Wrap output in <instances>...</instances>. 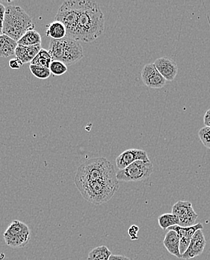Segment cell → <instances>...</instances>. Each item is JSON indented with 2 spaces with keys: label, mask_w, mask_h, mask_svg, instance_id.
I'll list each match as a JSON object with an SVG mask.
<instances>
[{
  "label": "cell",
  "mask_w": 210,
  "mask_h": 260,
  "mask_svg": "<svg viewBox=\"0 0 210 260\" xmlns=\"http://www.w3.org/2000/svg\"><path fill=\"white\" fill-rule=\"evenodd\" d=\"M104 26V15L96 2L76 0L74 22L67 37L89 43L103 34Z\"/></svg>",
  "instance_id": "6da1fadb"
},
{
  "label": "cell",
  "mask_w": 210,
  "mask_h": 260,
  "mask_svg": "<svg viewBox=\"0 0 210 260\" xmlns=\"http://www.w3.org/2000/svg\"><path fill=\"white\" fill-rule=\"evenodd\" d=\"M116 173L113 165L106 157H94L81 164L77 169L74 183L78 186L100 179H117Z\"/></svg>",
  "instance_id": "7a4b0ae2"
},
{
  "label": "cell",
  "mask_w": 210,
  "mask_h": 260,
  "mask_svg": "<svg viewBox=\"0 0 210 260\" xmlns=\"http://www.w3.org/2000/svg\"><path fill=\"white\" fill-rule=\"evenodd\" d=\"M35 27L32 17L20 6H9L6 7L3 35L17 41L27 31L33 30Z\"/></svg>",
  "instance_id": "3957f363"
},
{
  "label": "cell",
  "mask_w": 210,
  "mask_h": 260,
  "mask_svg": "<svg viewBox=\"0 0 210 260\" xmlns=\"http://www.w3.org/2000/svg\"><path fill=\"white\" fill-rule=\"evenodd\" d=\"M81 196L89 203L101 205L109 201L119 188L117 179H100L76 186Z\"/></svg>",
  "instance_id": "277c9868"
},
{
  "label": "cell",
  "mask_w": 210,
  "mask_h": 260,
  "mask_svg": "<svg viewBox=\"0 0 210 260\" xmlns=\"http://www.w3.org/2000/svg\"><path fill=\"white\" fill-rule=\"evenodd\" d=\"M49 53L53 60L60 61L67 66L82 59L83 49L78 41L66 36L59 40H50Z\"/></svg>",
  "instance_id": "5b68a950"
},
{
  "label": "cell",
  "mask_w": 210,
  "mask_h": 260,
  "mask_svg": "<svg viewBox=\"0 0 210 260\" xmlns=\"http://www.w3.org/2000/svg\"><path fill=\"white\" fill-rule=\"evenodd\" d=\"M153 172L151 161L136 160L123 170H119L116 173L117 181L122 182H140L145 181L151 176Z\"/></svg>",
  "instance_id": "8992f818"
},
{
  "label": "cell",
  "mask_w": 210,
  "mask_h": 260,
  "mask_svg": "<svg viewBox=\"0 0 210 260\" xmlns=\"http://www.w3.org/2000/svg\"><path fill=\"white\" fill-rule=\"evenodd\" d=\"M8 245L13 248L25 247L30 240V230L27 225L19 220H14L3 235Z\"/></svg>",
  "instance_id": "52a82bcc"
},
{
  "label": "cell",
  "mask_w": 210,
  "mask_h": 260,
  "mask_svg": "<svg viewBox=\"0 0 210 260\" xmlns=\"http://www.w3.org/2000/svg\"><path fill=\"white\" fill-rule=\"evenodd\" d=\"M172 214L178 217L179 226L189 228L193 226L198 215L194 212L192 204L189 201H178L172 207Z\"/></svg>",
  "instance_id": "ba28073f"
},
{
  "label": "cell",
  "mask_w": 210,
  "mask_h": 260,
  "mask_svg": "<svg viewBox=\"0 0 210 260\" xmlns=\"http://www.w3.org/2000/svg\"><path fill=\"white\" fill-rule=\"evenodd\" d=\"M142 81L151 89H161L166 84L165 79L158 72L154 64H147L142 71Z\"/></svg>",
  "instance_id": "9c48e42d"
},
{
  "label": "cell",
  "mask_w": 210,
  "mask_h": 260,
  "mask_svg": "<svg viewBox=\"0 0 210 260\" xmlns=\"http://www.w3.org/2000/svg\"><path fill=\"white\" fill-rule=\"evenodd\" d=\"M136 160L150 162L148 155L145 150L142 149H128L122 152L116 158V165L119 170H123Z\"/></svg>",
  "instance_id": "30bf717a"
},
{
  "label": "cell",
  "mask_w": 210,
  "mask_h": 260,
  "mask_svg": "<svg viewBox=\"0 0 210 260\" xmlns=\"http://www.w3.org/2000/svg\"><path fill=\"white\" fill-rule=\"evenodd\" d=\"M206 244V239L203 231L202 230H197L191 239L187 250L181 255V259L188 260L200 256L204 250Z\"/></svg>",
  "instance_id": "8fae6325"
},
{
  "label": "cell",
  "mask_w": 210,
  "mask_h": 260,
  "mask_svg": "<svg viewBox=\"0 0 210 260\" xmlns=\"http://www.w3.org/2000/svg\"><path fill=\"white\" fill-rule=\"evenodd\" d=\"M203 224L198 223L193 226H189V228H183V226L177 225V226H172L167 230H174L178 233L179 237H180V254L182 255L187 250L189 243H190L191 239L195 232L199 230H203Z\"/></svg>",
  "instance_id": "7c38bea8"
},
{
  "label": "cell",
  "mask_w": 210,
  "mask_h": 260,
  "mask_svg": "<svg viewBox=\"0 0 210 260\" xmlns=\"http://www.w3.org/2000/svg\"><path fill=\"white\" fill-rule=\"evenodd\" d=\"M153 64L166 81H172L178 75V64L172 59L167 57L159 58Z\"/></svg>",
  "instance_id": "4fadbf2b"
},
{
  "label": "cell",
  "mask_w": 210,
  "mask_h": 260,
  "mask_svg": "<svg viewBox=\"0 0 210 260\" xmlns=\"http://www.w3.org/2000/svg\"><path fill=\"white\" fill-rule=\"evenodd\" d=\"M41 49V45L30 47L17 45L15 55L17 59H18L23 64H26V63L31 62Z\"/></svg>",
  "instance_id": "5bb4252c"
},
{
  "label": "cell",
  "mask_w": 210,
  "mask_h": 260,
  "mask_svg": "<svg viewBox=\"0 0 210 260\" xmlns=\"http://www.w3.org/2000/svg\"><path fill=\"white\" fill-rule=\"evenodd\" d=\"M166 250L179 259H181V254L180 252V237L176 232L174 230H169L166 233L165 237L163 241Z\"/></svg>",
  "instance_id": "9a60e30c"
},
{
  "label": "cell",
  "mask_w": 210,
  "mask_h": 260,
  "mask_svg": "<svg viewBox=\"0 0 210 260\" xmlns=\"http://www.w3.org/2000/svg\"><path fill=\"white\" fill-rule=\"evenodd\" d=\"M17 45H18L16 41L13 40L6 35H1L0 36V56L6 58L15 55Z\"/></svg>",
  "instance_id": "2e32d148"
},
{
  "label": "cell",
  "mask_w": 210,
  "mask_h": 260,
  "mask_svg": "<svg viewBox=\"0 0 210 260\" xmlns=\"http://www.w3.org/2000/svg\"><path fill=\"white\" fill-rule=\"evenodd\" d=\"M46 36L53 40H59L67 36L65 25L61 22L54 20L47 26Z\"/></svg>",
  "instance_id": "e0dca14e"
},
{
  "label": "cell",
  "mask_w": 210,
  "mask_h": 260,
  "mask_svg": "<svg viewBox=\"0 0 210 260\" xmlns=\"http://www.w3.org/2000/svg\"><path fill=\"white\" fill-rule=\"evenodd\" d=\"M41 36L39 32L33 29V30L26 31L17 42L18 45L30 47L41 45Z\"/></svg>",
  "instance_id": "ac0fdd59"
},
{
  "label": "cell",
  "mask_w": 210,
  "mask_h": 260,
  "mask_svg": "<svg viewBox=\"0 0 210 260\" xmlns=\"http://www.w3.org/2000/svg\"><path fill=\"white\" fill-rule=\"evenodd\" d=\"M112 252L106 246L95 247L89 253L88 260H109Z\"/></svg>",
  "instance_id": "d6986e66"
},
{
  "label": "cell",
  "mask_w": 210,
  "mask_h": 260,
  "mask_svg": "<svg viewBox=\"0 0 210 260\" xmlns=\"http://www.w3.org/2000/svg\"><path fill=\"white\" fill-rule=\"evenodd\" d=\"M52 61H53V59H52L51 55L50 54L48 50L42 48L41 50L38 52L37 56L31 61L30 64L41 66V67L49 69Z\"/></svg>",
  "instance_id": "ffe728a7"
},
{
  "label": "cell",
  "mask_w": 210,
  "mask_h": 260,
  "mask_svg": "<svg viewBox=\"0 0 210 260\" xmlns=\"http://www.w3.org/2000/svg\"><path fill=\"white\" fill-rule=\"evenodd\" d=\"M158 223L163 230L179 225L178 217L172 213L163 214L158 217Z\"/></svg>",
  "instance_id": "44dd1931"
},
{
  "label": "cell",
  "mask_w": 210,
  "mask_h": 260,
  "mask_svg": "<svg viewBox=\"0 0 210 260\" xmlns=\"http://www.w3.org/2000/svg\"><path fill=\"white\" fill-rule=\"evenodd\" d=\"M49 69L54 76H62L67 73V66L62 61L53 60Z\"/></svg>",
  "instance_id": "7402d4cb"
},
{
  "label": "cell",
  "mask_w": 210,
  "mask_h": 260,
  "mask_svg": "<svg viewBox=\"0 0 210 260\" xmlns=\"http://www.w3.org/2000/svg\"><path fill=\"white\" fill-rule=\"evenodd\" d=\"M29 69H30V72H32L34 77L40 79V80H46L51 75L50 69L41 67V66L30 64Z\"/></svg>",
  "instance_id": "603a6c76"
},
{
  "label": "cell",
  "mask_w": 210,
  "mask_h": 260,
  "mask_svg": "<svg viewBox=\"0 0 210 260\" xmlns=\"http://www.w3.org/2000/svg\"><path fill=\"white\" fill-rule=\"evenodd\" d=\"M198 137L203 146L210 149V127H202L198 132Z\"/></svg>",
  "instance_id": "cb8c5ba5"
},
{
  "label": "cell",
  "mask_w": 210,
  "mask_h": 260,
  "mask_svg": "<svg viewBox=\"0 0 210 260\" xmlns=\"http://www.w3.org/2000/svg\"><path fill=\"white\" fill-rule=\"evenodd\" d=\"M139 230V226H136V225H133V226H130L129 230H128V233H129V236L132 241H135L139 239L137 236Z\"/></svg>",
  "instance_id": "d4e9b609"
},
{
  "label": "cell",
  "mask_w": 210,
  "mask_h": 260,
  "mask_svg": "<svg viewBox=\"0 0 210 260\" xmlns=\"http://www.w3.org/2000/svg\"><path fill=\"white\" fill-rule=\"evenodd\" d=\"M6 8L4 5L0 3V35H3V26L4 22L5 14H6Z\"/></svg>",
  "instance_id": "484cf974"
},
{
  "label": "cell",
  "mask_w": 210,
  "mask_h": 260,
  "mask_svg": "<svg viewBox=\"0 0 210 260\" xmlns=\"http://www.w3.org/2000/svg\"><path fill=\"white\" fill-rule=\"evenodd\" d=\"M9 67L12 69H15V70H17V69H20V68L23 66V63L21 62L18 59L15 58V59H11L9 62Z\"/></svg>",
  "instance_id": "4316f807"
},
{
  "label": "cell",
  "mask_w": 210,
  "mask_h": 260,
  "mask_svg": "<svg viewBox=\"0 0 210 260\" xmlns=\"http://www.w3.org/2000/svg\"><path fill=\"white\" fill-rule=\"evenodd\" d=\"M203 123L206 127H210V109L205 113L204 117H203Z\"/></svg>",
  "instance_id": "83f0119b"
},
{
  "label": "cell",
  "mask_w": 210,
  "mask_h": 260,
  "mask_svg": "<svg viewBox=\"0 0 210 260\" xmlns=\"http://www.w3.org/2000/svg\"><path fill=\"white\" fill-rule=\"evenodd\" d=\"M109 260H130V258L121 255H111Z\"/></svg>",
  "instance_id": "f1b7e54d"
},
{
  "label": "cell",
  "mask_w": 210,
  "mask_h": 260,
  "mask_svg": "<svg viewBox=\"0 0 210 260\" xmlns=\"http://www.w3.org/2000/svg\"><path fill=\"white\" fill-rule=\"evenodd\" d=\"M0 36H1V35H0Z\"/></svg>",
  "instance_id": "f546056e"
}]
</instances>
